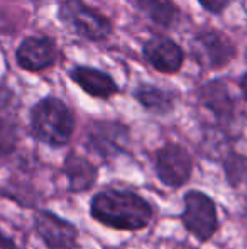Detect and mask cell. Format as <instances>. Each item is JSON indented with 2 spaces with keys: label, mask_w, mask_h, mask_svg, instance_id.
<instances>
[{
  "label": "cell",
  "mask_w": 247,
  "mask_h": 249,
  "mask_svg": "<svg viewBox=\"0 0 247 249\" xmlns=\"http://www.w3.org/2000/svg\"><path fill=\"white\" fill-rule=\"evenodd\" d=\"M239 85H241L242 95H244V99L247 100V71L241 76V82H239Z\"/></svg>",
  "instance_id": "20"
},
{
  "label": "cell",
  "mask_w": 247,
  "mask_h": 249,
  "mask_svg": "<svg viewBox=\"0 0 247 249\" xmlns=\"http://www.w3.org/2000/svg\"><path fill=\"white\" fill-rule=\"evenodd\" d=\"M31 127L39 141L49 146H65L75 131V117L61 100L48 97L31 112Z\"/></svg>",
  "instance_id": "2"
},
{
  "label": "cell",
  "mask_w": 247,
  "mask_h": 249,
  "mask_svg": "<svg viewBox=\"0 0 247 249\" xmlns=\"http://www.w3.org/2000/svg\"><path fill=\"white\" fill-rule=\"evenodd\" d=\"M224 168L232 187H247V156L231 154L225 160Z\"/></svg>",
  "instance_id": "16"
},
{
  "label": "cell",
  "mask_w": 247,
  "mask_h": 249,
  "mask_svg": "<svg viewBox=\"0 0 247 249\" xmlns=\"http://www.w3.org/2000/svg\"><path fill=\"white\" fill-rule=\"evenodd\" d=\"M60 17L63 22L69 24L82 36L92 41L103 39L112 31L110 20L97 10L86 7L82 0H66V2H63Z\"/></svg>",
  "instance_id": "5"
},
{
  "label": "cell",
  "mask_w": 247,
  "mask_h": 249,
  "mask_svg": "<svg viewBox=\"0 0 247 249\" xmlns=\"http://www.w3.org/2000/svg\"><path fill=\"white\" fill-rule=\"evenodd\" d=\"M135 99L142 104V107L154 114H166L175 105V97L166 90H161L158 87L142 85L135 92Z\"/></svg>",
  "instance_id": "14"
},
{
  "label": "cell",
  "mask_w": 247,
  "mask_h": 249,
  "mask_svg": "<svg viewBox=\"0 0 247 249\" xmlns=\"http://www.w3.org/2000/svg\"><path fill=\"white\" fill-rule=\"evenodd\" d=\"M90 213L100 224L120 231L144 229L152 217L149 202L134 192L103 190L92 198Z\"/></svg>",
  "instance_id": "1"
},
{
  "label": "cell",
  "mask_w": 247,
  "mask_h": 249,
  "mask_svg": "<svg viewBox=\"0 0 247 249\" xmlns=\"http://www.w3.org/2000/svg\"><path fill=\"white\" fill-rule=\"evenodd\" d=\"M198 2H200L201 5H203L205 9L208 10V12L220 14L222 10H224L225 7L231 3V0H198Z\"/></svg>",
  "instance_id": "18"
},
{
  "label": "cell",
  "mask_w": 247,
  "mask_h": 249,
  "mask_svg": "<svg viewBox=\"0 0 247 249\" xmlns=\"http://www.w3.org/2000/svg\"><path fill=\"white\" fill-rule=\"evenodd\" d=\"M200 100L220 121L234 119L237 102L224 80H212V82L205 83L200 89Z\"/></svg>",
  "instance_id": "11"
},
{
  "label": "cell",
  "mask_w": 247,
  "mask_h": 249,
  "mask_svg": "<svg viewBox=\"0 0 247 249\" xmlns=\"http://www.w3.org/2000/svg\"><path fill=\"white\" fill-rule=\"evenodd\" d=\"M181 220L191 236L198 241H207L218 227L215 203L203 192L191 190L185 195V210Z\"/></svg>",
  "instance_id": "4"
},
{
  "label": "cell",
  "mask_w": 247,
  "mask_h": 249,
  "mask_svg": "<svg viewBox=\"0 0 247 249\" xmlns=\"http://www.w3.org/2000/svg\"><path fill=\"white\" fill-rule=\"evenodd\" d=\"M66 178H68L69 190L71 192H85L95 185L97 180V168L90 163L86 158L71 153L66 156L63 164Z\"/></svg>",
  "instance_id": "13"
},
{
  "label": "cell",
  "mask_w": 247,
  "mask_h": 249,
  "mask_svg": "<svg viewBox=\"0 0 247 249\" xmlns=\"http://www.w3.org/2000/svg\"><path fill=\"white\" fill-rule=\"evenodd\" d=\"M191 156L178 144H166L156 156V175L165 185L178 188L185 185L191 175Z\"/></svg>",
  "instance_id": "6"
},
{
  "label": "cell",
  "mask_w": 247,
  "mask_h": 249,
  "mask_svg": "<svg viewBox=\"0 0 247 249\" xmlns=\"http://www.w3.org/2000/svg\"><path fill=\"white\" fill-rule=\"evenodd\" d=\"M36 229L49 249H73L76 246V229L56 213L41 210L36 213Z\"/></svg>",
  "instance_id": "7"
},
{
  "label": "cell",
  "mask_w": 247,
  "mask_h": 249,
  "mask_svg": "<svg viewBox=\"0 0 247 249\" xmlns=\"http://www.w3.org/2000/svg\"><path fill=\"white\" fill-rule=\"evenodd\" d=\"M191 56L198 65L205 68H224L237 56V48L227 34L207 29L193 37Z\"/></svg>",
  "instance_id": "3"
},
{
  "label": "cell",
  "mask_w": 247,
  "mask_h": 249,
  "mask_svg": "<svg viewBox=\"0 0 247 249\" xmlns=\"http://www.w3.org/2000/svg\"><path fill=\"white\" fill-rule=\"evenodd\" d=\"M127 144L129 129L120 122H95L88 132V148L100 156H117Z\"/></svg>",
  "instance_id": "8"
},
{
  "label": "cell",
  "mask_w": 247,
  "mask_h": 249,
  "mask_svg": "<svg viewBox=\"0 0 247 249\" xmlns=\"http://www.w3.org/2000/svg\"><path fill=\"white\" fill-rule=\"evenodd\" d=\"M0 249H17V248L9 237H5L2 232H0Z\"/></svg>",
  "instance_id": "19"
},
{
  "label": "cell",
  "mask_w": 247,
  "mask_h": 249,
  "mask_svg": "<svg viewBox=\"0 0 247 249\" xmlns=\"http://www.w3.org/2000/svg\"><path fill=\"white\" fill-rule=\"evenodd\" d=\"M17 141H19V134L16 125L5 119H0V156H7L12 153L17 146Z\"/></svg>",
  "instance_id": "17"
},
{
  "label": "cell",
  "mask_w": 247,
  "mask_h": 249,
  "mask_svg": "<svg viewBox=\"0 0 247 249\" xmlns=\"http://www.w3.org/2000/svg\"><path fill=\"white\" fill-rule=\"evenodd\" d=\"M56 59L53 41L48 37H27L17 50V61L29 71H39L51 66Z\"/></svg>",
  "instance_id": "10"
},
{
  "label": "cell",
  "mask_w": 247,
  "mask_h": 249,
  "mask_svg": "<svg viewBox=\"0 0 247 249\" xmlns=\"http://www.w3.org/2000/svg\"><path fill=\"white\" fill-rule=\"evenodd\" d=\"M71 78L78 83L88 95L97 99H109L117 93V83L107 73L88 66H78L71 71Z\"/></svg>",
  "instance_id": "12"
},
{
  "label": "cell",
  "mask_w": 247,
  "mask_h": 249,
  "mask_svg": "<svg viewBox=\"0 0 247 249\" xmlns=\"http://www.w3.org/2000/svg\"><path fill=\"white\" fill-rule=\"evenodd\" d=\"M139 7L163 27H169L178 17V9L171 0H137Z\"/></svg>",
  "instance_id": "15"
},
{
  "label": "cell",
  "mask_w": 247,
  "mask_h": 249,
  "mask_svg": "<svg viewBox=\"0 0 247 249\" xmlns=\"http://www.w3.org/2000/svg\"><path fill=\"white\" fill-rule=\"evenodd\" d=\"M144 58L161 73H175L181 68L185 53L171 39L154 37L144 44Z\"/></svg>",
  "instance_id": "9"
}]
</instances>
